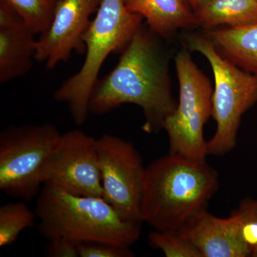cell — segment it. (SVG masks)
<instances>
[{
  "instance_id": "cell-12",
  "label": "cell",
  "mask_w": 257,
  "mask_h": 257,
  "mask_svg": "<svg viewBox=\"0 0 257 257\" xmlns=\"http://www.w3.org/2000/svg\"><path fill=\"white\" fill-rule=\"evenodd\" d=\"M180 230L201 257L251 256L234 213L220 218L205 210Z\"/></svg>"
},
{
  "instance_id": "cell-23",
  "label": "cell",
  "mask_w": 257,
  "mask_h": 257,
  "mask_svg": "<svg viewBox=\"0 0 257 257\" xmlns=\"http://www.w3.org/2000/svg\"><path fill=\"white\" fill-rule=\"evenodd\" d=\"M251 256L257 257V248L253 250L252 253H251Z\"/></svg>"
},
{
  "instance_id": "cell-5",
  "label": "cell",
  "mask_w": 257,
  "mask_h": 257,
  "mask_svg": "<svg viewBox=\"0 0 257 257\" xmlns=\"http://www.w3.org/2000/svg\"><path fill=\"white\" fill-rule=\"evenodd\" d=\"M185 42L188 50L204 56L212 69V117L216 128L207 142L208 154L224 156L236 147L243 115L257 102V77L223 57L204 34H189Z\"/></svg>"
},
{
  "instance_id": "cell-2",
  "label": "cell",
  "mask_w": 257,
  "mask_h": 257,
  "mask_svg": "<svg viewBox=\"0 0 257 257\" xmlns=\"http://www.w3.org/2000/svg\"><path fill=\"white\" fill-rule=\"evenodd\" d=\"M219 187L205 161L168 153L146 167L141 218L155 230H179L203 211Z\"/></svg>"
},
{
  "instance_id": "cell-24",
  "label": "cell",
  "mask_w": 257,
  "mask_h": 257,
  "mask_svg": "<svg viewBox=\"0 0 257 257\" xmlns=\"http://www.w3.org/2000/svg\"><path fill=\"white\" fill-rule=\"evenodd\" d=\"M256 145H257V135H256Z\"/></svg>"
},
{
  "instance_id": "cell-8",
  "label": "cell",
  "mask_w": 257,
  "mask_h": 257,
  "mask_svg": "<svg viewBox=\"0 0 257 257\" xmlns=\"http://www.w3.org/2000/svg\"><path fill=\"white\" fill-rule=\"evenodd\" d=\"M96 148L103 198L123 219L143 221L146 167L141 154L130 142L109 134L96 139Z\"/></svg>"
},
{
  "instance_id": "cell-3",
  "label": "cell",
  "mask_w": 257,
  "mask_h": 257,
  "mask_svg": "<svg viewBox=\"0 0 257 257\" xmlns=\"http://www.w3.org/2000/svg\"><path fill=\"white\" fill-rule=\"evenodd\" d=\"M37 229L47 239L104 242L130 247L140 239L142 223L123 219L103 197L79 196L44 184L37 196Z\"/></svg>"
},
{
  "instance_id": "cell-4",
  "label": "cell",
  "mask_w": 257,
  "mask_h": 257,
  "mask_svg": "<svg viewBox=\"0 0 257 257\" xmlns=\"http://www.w3.org/2000/svg\"><path fill=\"white\" fill-rule=\"evenodd\" d=\"M141 15L126 8L124 0H102L83 36L85 59L77 73L54 93V99L67 105L78 126L87 121L91 94L108 56L121 52L142 25Z\"/></svg>"
},
{
  "instance_id": "cell-1",
  "label": "cell",
  "mask_w": 257,
  "mask_h": 257,
  "mask_svg": "<svg viewBox=\"0 0 257 257\" xmlns=\"http://www.w3.org/2000/svg\"><path fill=\"white\" fill-rule=\"evenodd\" d=\"M159 38L148 26H140L114 68L96 82L89 100L90 114H105L133 104L143 109L144 131L157 133L163 128L177 101L172 94L170 59Z\"/></svg>"
},
{
  "instance_id": "cell-6",
  "label": "cell",
  "mask_w": 257,
  "mask_h": 257,
  "mask_svg": "<svg viewBox=\"0 0 257 257\" xmlns=\"http://www.w3.org/2000/svg\"><path fill=\"white\" fill-rule=\"evenodd\" d=\"M61 135L51 123L4 128L0 133V189L25 202L38 196L45 166Z\"/></svg>"
},
{
  "instance_id": "cell-18",
  "label": "cell",
  "mask_w": 257,
  "mask_h": 257,
  "mask_svg": "<svg viewBox=\"0 0 257 257\" xmlns=\"http://www.w3.org/2000/svg\"><path fill=\"white\" fill-rule=\"evenodd\" d=\"M152 247L167 257H201L200 253L179 230H155L149 234Z\"/></svg>"
},
{
  "instance_id": "cell-16",
  "label": "cell",
  "mask_w": 257,
  "mask_h": 257,
  "mask_svg": "<svg viewBox=\"0 0 257 257\" xmlns=\"http://www.w3.org/2000/svg\"><path fill=\"white\" fill-rule=\"evenodd\" d=\"M37 216L26 203L9 202L0 207V246L14 243L24 230L33 227Z\"/></svg>"
},
{
  "instance_id": "cell-13",
  "label": "cell",
  "mask_w": 257,
  "mask_h": 257,
  "mask_svg": "<svg viewBox=\"0 0 257 257\" xmlns=\"http://www.w3.org/2000/svg\"><path fill=\"white\" fill-rule=\"evenodd\" d=\"M124 3L130 12L145 19L149 28L161 38L197 25L188 0H124Z\"/></svg>"
},
{
  "instance_id": "cell-11",
  "label": "cell",
  "mask_w": 257,
  "mask_h": 257,
  "mask_svg": "<svg viewBox=\"0 0 257 257\" xmlns=\"http://www.w3.org/2000/svg\"><path fill=\"white\" fill-rule=\"evenodd\" d=\"M35 33L8 0H0V83L28 74L35 60Z\"/></svg>"
},
{
  "instance_id": "cell-20",
  "label": "cell",
  "mask_w": 257,
  "mask_h": 257,
  "mask_svg": "<svg viewBox=\"0 0 257 257\" xmlns=\"http://www.w3.org/2000/svg\"><path fill=\"white\" fill-rule=\"evenodd\" d=\"M79 257H133L127 246L104 242H82L78 244Z\"/></svg>"
},
{
  "instance_id": "cell-25",
  "label": "cell",
  "mask_w": 257,
  "mask_h": 257,
  "mask_svg": "<svg viewBox=\"0 0 257 257\" xmlns=\"http://www.w3.org/2000/svg\"><path fill=\"white\" fill-rule=\"evenodd\" d=\"M57 1H59V2H60V0H57Z\"/></svg>"
},
{
  "instance_id": "cell-15",
  "label": "cell",
  "mask_w": 257,
  "mask_h": 257,
  "mask_svg": "<svg viewBox=\"0 0 257 257\" xmlns=\"http://www.w3.org/2000/svg\"><path fill=\"white\" fill-rule=\"evenodd\" d=\"M194 14L197 25L207 30L256 25L257 0H202Z\"/></svg>"
},
{
  "instance_id": "cell-17",
  "label": "cell",
  "mask_w": 257,
  "mask_h": 257,
  "mask_svg": "<svg viewBox=\"0 0 257 257\" xmlns=\"http://www.w3.org/2000/svg\"><path fill=\"white\" fill-rule=\"evenodd\" d=\"M36 35L50 27L59 1L57 0H8Z\"/></svg>"
},
{
  "instance_id": "cell-21",
  "label": "cell",
  "mask_w": 257,
  "mask_h": 257,
  "mask_svg": "<svg viewBox=\"0 0 257 257\" xmlns=\"http://www.w3.org/2000/svg\"><path fill=\"white\" fill-rule=\"evenodd\" d=\"M46 252L50 257H79L78 243L64 237L49 239Z\"/></svg>"
},
{
  "instance_id": "cell-10",
  "label": "cell",
  "mask_w": 257,
  "mask_h": 257,
  "mask_svg": "<svg viewBox=\"0 0 257 257\" xmlns=\"http://www.w3.org/2000/svg\"><path fill=\"white\" fill-rule=\"evenodd\" d=\"M102 0H60L48 29L37 40L35 60L53 69L72 52L85 53L83 36Z\"/></svg>"
},
{
  "instance_id": "cell-14",
  "label": "cell",
  "mask_w": 257,
  "mask_h": 257,
  "mask_svg": "<svg viewBox=\"0 0 257 257\" xmlns=\"http://www.w3.org/2000/svg\"><path fill=\"white\" fill-rule=\"evenodd\" d=\"M204 35L223 57L257 77V24L209 29Z\"/></svg>"
},
{
  "instance_id": "cell-22",
  "label": "cell",
  "mask_w": 257,
  "mask_h": 257,
  "mask_svg": "<svg viewBox=\"0 0 257 257\" xmlns=\"http://www.w3.org/2000/svg\"><path fill=\"white\" fill-rule=\"evenodd\" d=\"M188 1L189 3H190L191 6L192 7L193 10H194H194L199 6V5L200 4L201 2H202V0H188Z\"/></svg>"
},
{
  "instance_id": "cell-9",
  "label": "cell",
  "mask_w": 257,
  "mask_h": 257,
  "mask_svg": "<svg viewBox=\"0 0 257 257\" xmlns=\"http://www.w3.org/2000/svg\"><path fill=\"white\" fill-rule=\"evenodd\" d=\"M43 183L76 195L103 197L96 139L79 130L62 134L45 166Z\"/></svg>"
},
{
  "instance_id": "cell-7",
  "label": "cell",
  "mask_w": 257,
  "mask_h": 257,
  "mask_svg": "<svg viewBox=\"0 0 257 257\" xmlns=\"http://www.w3.org/2000/svg\"><path fill=\"white\" fill-rule=\"evenodd\" d=\"M175 67L179 100L175 110L163 125L169 139V153L205 161L209 154L204 128L212 116L214 89L188 50H182L177 54Z\"/></svg>"
},
{
  "instance_id": "cell-19",
  "label": "cell",
  "mask_w": 257,
  "mask_h": 257,
  "mask_svg": "<svg viewBox=\"0 0 257 257\" xmlns=\"http://www.w3.org/2000/svg\"><path fill=\"white\" fill-rule=\"evenodd\" d=\"M237 216L241 234L251 253L257 248V200L243 199L232 211Z\"/></svg>"
}]
</instances>
